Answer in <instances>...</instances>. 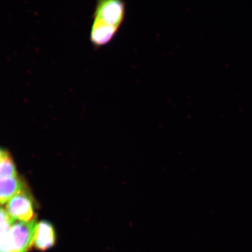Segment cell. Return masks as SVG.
I'll return each mask as SVG.
<instances>
[{"mask_svg": "<svg viewBox=\"0 0 252 252\" xmlns=\"http://www.w3.org/2000/svg\"><path fill=\"white\" fill-rule=\"evenodd\" d=\"M17 169L10 154L7 150H1L0 153V178L1 180L18 176Z\"/></svg>", "mask_w": 252, "mask_h": 252, "instance_id": "obj_7", "label": "cell"}, {"mask_svg": "<svg viewBox=\"0 0 252 252\" xmlns=\"http://www.w3.org/2000/svg\"><path fill=\"white\" fill-rule=\"evenodd\" d=\"M125 10L124 0H97L90 32L94 47H102L112 40L124 20Z\"/></svg>", "mask_w": 252, "mask_h": 252, "instance_id": "obj_1", "label": "cell"}, {"mask_svg": "<svg viewBox=\"0 0 252 252\" xmlns=\"http://www.w3.org/2000/svg\"><path fill=\"white\" fill-rule=\"evenodd\" d=\"M0 186V201L1 205L7 204L15 195L26 191L24 182L21 181L18 176L2 179Z\"/></svg>", "mask_w": 252, "mask_h": 252, "instance_id": "obj_5", "label": "cell"}, {"mask_svg": "<svg viewBox=\"0 0 252 252\" xmlns=\"http://www.w3.org/2000/svg\"><path fill=\"white\" fill-rule=\"evenodd\" d=\"M56 235L54 226L47 220H41L37 223L34 247L37 251L45 252L54 247Z\"/></svg>", "mask_w": 252, "mask_h": 252, "instance_id": "obj_4", "label": "cell"}, {"mask_svg": "<svg viewBox=\"0 0 252 252\" xmlns=\"http://www.w3.org/2000/svg\"><path fill=\"white\" fill-rule=\"evenodd\" d=\"M36 220L24 222L16 220L9 231V243L12 252H29L34 245Z\"/></svg>", "mask_w": 252, "mask_h": 252, "instance_id": "obj_2", "label": "cell"}, {"mask_svg": "<svg viewBox=\"0 0 252 252\" xmlns=\"http://www.w3.org/2000/svg\"><path fill=\"white\" fill-rule=\"evenodd\" d=\"M16 220L9 215L5 209H1V247L0 252H12L9 243V231Z\"/></svg>", "mask_w": 252, "mask_h": 252, "instance_id": "obj_6", "label": "cell"}, {"mask_svg": "<svg viewBox=\"0 0 252 252\" xmlns=\"http://www.w3.org/2000/svg\"><path fill=\"white\" fill-rule=\"evenodd\" d=\"M5 210L15 220L31 222L36 220L32 198L27 191H24L12 197L6 204Z\"/></svg>", "mask_w": 252, "mask_h": 252, "instance_id": "obj_3", "label": "cell"}]
</instances>
